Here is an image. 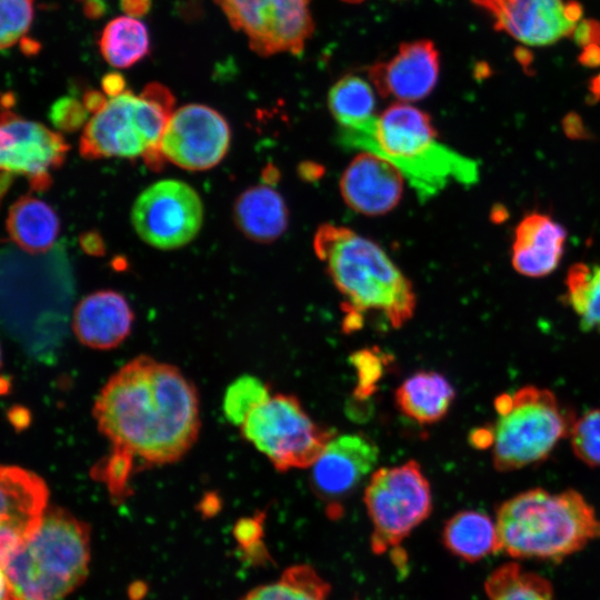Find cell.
Listing matches in <instances>:
<instances>
[{
    "label": "cell",
    "instance_id": "1",
    "mask_svg": "<svg viewBox=\"0 0 600 600\" xmlns=\"http://www.w3.org/2000/svg\"><path fill=\"white\" fill-rule=\"evenodd\" d=\"M112 454L150 466L174 462L200 430L194 386L174 366L139 356L109 378L92 409Z\"/></svg>",
    "mask_w": 600,
    "mask_h": 600
},
{
    "label": "cell",
    "instance_id": "2",
    "mask_svg": "<svg viewBox=\"0 0 600 600\" xmlns=\"http://www.w3.org/2000/svg\"><path fill=\"white\" fill-rule=\"evenodd\" d=\"M346 148L369 151L392 163L426 201L450 183L478 181V163L439 141L430 116L408 102H394L368 127L339 130Z\"/></svg>",
    "mask_w": 600,
    "mask_h": 600
},
{
    "label": "cell",
    "instance_id": "3",
    "mask_svg": "<svg viewBox=\"0 0 600 600\" xmlns=\"http://www.w3.org/2000/svg\"><path fill=\"white\" fill-rule=\"evenodd\" d=\"M312 247L344 299L347 328H356V319L369 311L393 328L411 319L417 304L412 284L378 243L348 227L323 223Z\"/></svg>",
    "mask_w": 600,
    "mask_h": 600
},
{
    "label": "cell",
    "instance_id": "4",
    "mask_svg": "<svg viewBox=\"0 0 600 600\" xmlns=\"http://www.w3.org/2000/svg\"><path fill=\"white\" fill-rule=\"evenodd\" d=\"M90 531L69 511L47 509L39 528L1 553L2 600H60L86 579Z\"/></svg>",
    "mask_w": 600,
    "mask_h": 600
},
{
    "label": "cell",
    "instance_id": "5",
    "mask_svg": "<svg viewBox=\"0 0 600 600\" xmlns=\"http://www.w3.org/2000/svg\"><path fill=\"white\" fill-rule=\"evenodd\" d=\"M501 550L512 558L560 560L600 538V520L584 497L568 489H529L497 510Z\"/></svg>",
    "mask_w": 600,
    "mask_h": 600
},
{
    "label": "cell",
    "instance_id": "6",
    "mask_svg": "<svg viewBox=\"0 0 600 600\" xmlns=\"http://www.w3.org/2000/svg\"><path fill=\"white\" fill-rule=\"evenodd\" d=\"M174 98L170 90L152 82L140 94L131 91L112 97L87 122L80 138L83 158L143 157L150 168L166 159L160 142L172 114Z\"/></svg>",
    "mask_w": 600,
    "mask_h": 600
},
{
    "label": "cell",
    "instance_id": "7",
    "mask_svg": "<svg viewBox=\"0 0 600 600\" xmlns=\"http://www.w3.org/2000/svg\"><path fill=\"white\" fill-rule=\"evenodd\" d=\"M492 461L498 471H513L543 461L558 442L570 434V410L554 393L526 386L494 400Z\"/></svg>",
    "mask_w": 600,
    "mask_h": 600
},
{
    "label": "cell",
    "instance_id": "8",
    "mask_svg": "<svg viewBox=\"0 0 600 600\" xmlns=\"http://www.w3.org/2000/svg\"><path fill=\"white\" fill-rule=\"evenodd\" d=\"M242 436L281 472L311 467L332 429L316 422L296 396L277 393L258 406L240 426Z\"/></svg>",
    "mask_w": 600,
    "mask_h": 600
},
{
    "label": "cell",
    "instance_id": "9",
    "mask_svg": "<svg viewBox=\"0 0 600 600\" xmlns=\"http://www.w3.org/2000/svg\"><path fill=\"white\" fill-rule=\"evenodd\" d=\"M363 501L371 521V549L384 553L401 542L431 513V487L414 460L376 470Z\"/></svg>",
    "mask_w": 600,
    "mask_h": 600
},
{
    "label": "cell",
    "instance_id": "10",
    "mask_svg": "<svg viewBox=\"0 0 600 600\" xmlns=\"http://www.w3.org/2000/svg\"><path fill=\"white\" fill-rule=\"evenodd\" d=\"M230 26L242 32L259 56L300 53L314 23L311 0H214Z\"/></svg>",
    "mask_w": 600,
    "mask_h": 600
},
{
    "label": "cell",
    "instance_id": "11",
    "mask_svg": "<svg viewBox=\"0 0 600 600\" xmlns=\"http://www.w3.org/2000/svg\"><path fill=\"white\" fill-rule=\"evenodd\" d=\"M131 220L148 244L163 250L189 243L203 222L197 191L183 181L161 180L143 190L133 203Z\"/></svg>",
    "mask_w": 600,
    "mask_h": 600
},
{
    "label": "cell",
    "instance_id": "12",
    "mask_svg": "<svg viewBox=\"0 0 600 600\" xmlns=\"http://www.w3.org/2000/svg\"><path fill=\"white\" fill-rule=\"evenodd\" d=\"M497 31L526 46H550L571 37L583 9L576 0H470Z\"/></svg>",
    "mask_w": 600,
    "mask_h": 600
},
{
    "label": "cell",
    "instance_id": "13",
    "mask_svg": "<svg viewBox=\"0 0 600 600\" xmlns=\"http://www.w3.org/2000/svg\"><path fill=\"white\" fill-rule=\"evenodd\" d=\"M230 134L227 120L217 110L190 103L172 112L160 148L166 159L183 169L207 170L224 158Z\"/></svg>",
    "mask_w": 600,
    "mask_h": 600
},
{
    "label": "cell",
    "instance_id": "14",
    "mask_svg": "<svg viewBox=\"0 0 600 600\" xmlns=\"http://www.w3.org/2000/svg\"><path fill=\"white\" fill-rule=\"evenodd\" d=\"M379 459L374 441L363 433L333 436L311 466V488L329 516L341 513V503L373 471Z\"/></svg>",
    "mask_w": 600,
    "mask_h": 600
},
{
    "label": "cell",
    "instance_id": "15",
    "mask_svg": "<svg viewBox=\"0 0 600 600\" xmlns=\"http://www.w3.org/2000/svg\"><path fill=\"white\" fill-rule=\"evenodd\" d=\"M0 142L2 171L27 176L36 190L50 186L49 171L62 164L69 150L61 134L9 110L2 112Z\"/></svg>",
    "mask_w": 600,
    "mask_h": 600
},
{
    "label": "cell",
    "instance_id": "16",
    "mask_svg": "<svg viewBox=\"0 0 600 600\" xmlns=\"http://www.w3.org/2000/svg\"><path fill=\"white\" fill-rule=\"evenodd\" d=\"M440 73V54L428 39L403 42L387 61L373 63L368 71L376 91L399 102L427 98L434 89Z\"/></svg>",
    "mask_w": 600,
    "mask_h": 600
},
{
    "label": "cell",
    "instance_id": "17",
    "mask_svg": "<svg viewBox=\"0 0 600 600\" xmlns=\"http://www.w3.org/2000/svg\"><path fill=\"white\" fill-rule=\"evenodd\" d=\"M404 180L388 160L369 151H360L342 172L339 191L353 211L381 216L400 202Z\"/></svg>",
    "mask_w": 600,
    "mask_h": 600
},
{
    "label": "cell",
    "instance_id": "18",
    "mask_svg": "<svg viewBox=\"0 0 600 600\" xmlns=\"http://www.w3.org/2000/svg\"><path fill=\"white\" fill-rule=\"evenodd\" d=\"M1 553L32 534L47 511L48 488L36 473L16 466L1 468Z\"/></svg>",
    "mask_w": 600,
    "mask_h": 600
},
{
    "label": "cell",
    "instance_id": "19",
    "mask_svg": "<svg viewBox=\"0 0 600 600\" xmlns=\"http://www.w3.org/2000/svg\"><path fill=\"white\" fill-rule=\"evenodd\" d=\"M567 230L550 214L532 211L514 229L511 263L522 276L542 278L551 274L563 257Z\"/></svg>",
    "mask_w": 600,
    "mask_h": 600
},
{
    "label": "cell",
    "instance_id": "20",
    "mask_svg": "<svg viewBox=\"0 0 600 600\" xmlns=\"http://www.w3.org/2000/svg\"><path fill=\"white\" fill-rule=\"evenodd\" d=\"M132 310L126 298L112 290H100L84 297L76 307L73 332L90 348L108 350L119 346L130 333Z\"/></svg>",
    "mask_w": 600,
    "mask_h": 600
},
{
    "label": "cell",
    "instance_id": "21",
    "mask_svg": "<svg viewBox=\"0 0 600 600\" xmlns=\"http://www.w3.org/2000/svg\"><path fill=\"white\" fill-rule=\"evenodd\" d=\"M233 219L247 238L268 243L287 230L289 211L281 193L267 180L246 189L237 198Z\"/></svg>",
    "mask_w": 600,
    "mask_h": 600
},
{
    "label": "cell",
    "instance_id": "22",
    "mask_svg": "<svg viewBox=\"0 0 600 600\" xmlns=\"http://www.w3.org/2000/svg\"><path fill=\"white\" fill-rule=\"evenodd\" d=\"M456 391L450 381L437 371H418L402 381L394 393L398 409L421 424L443 419L450 410Z\"/></svg>",
    "mask_w": 600,
    "mask_h": 600
},
{
    "label": "cell",
    "instance_id": "23",
    "mask_svg": "<svg viewBox=\"0 0 600 600\" xmlns=\"http://www.w3.org/2000/svg\"><path fill=\"white\" fill-rule=\"evenodd\" d=\"M7 230L11 240L24 251L42 253L53 246L60 231V221L48 203L23 196L9 209Z\"/></svg>",
    "mask_w": 600,
    "mask_h": 600
},
{
    "label": "cell",
    "instance_id": "24",
    "mask_svg": "<svg viewBox=\"0 0 600 600\" xmlns=\"http://www.w3.org/2000/svg\"><path fill=\"white\" fill-rule=\"evenodd\" d=\"M442 542L453 556L469 562L501 550L497 523L476 510H461L450 517L443 526Z\"/></svg>",
    "mask_w": 600,
    "mask_h": 600
},
{
    "label": "cell",
    "instance_id": "25",
    "mask_svg": "<svg viewBox=\"0 0 600 600\" xmlns=\"http://www.w3.org/2000/svg\"><path fill=\"white\" fill-rule=\"evenodd\" d=\"M374 90L372 83L356 74H347L334 82L328 93V107L339 130H361L374 121Z\"/></svg>",
    "mask_w": 600,
    "mask_h": 600
},
{
    "label": "cell",
    "instance_id": "26",
    "mask_svg": "<svg viewBox=\"0 0 600 600\" xmlns=\"http://www.w3.org/2000/svg\"><path fill=\"white\" fill-rule=\"evenodd\" d=\"M99 49L110 66L119 69L129 68L149 53L148 30L144 23L134 17H117L103 28Z\"/></svg>",
    "mask_w": 600,
    "mask_h": 600
},
{
    "label": "cell",
    "instance_id": "27",
    "mask_svg": "<svg viewBox=\"0 0 600 600\" xmlns=\"http://www.w3.org/2000/svg\"><path fill=\"white\" fill-rule=\"evenodd\" d=\"M330 583L309 564H294L269 583L251 589L240 600H327Z\"/></svg>",
    "mask_w": 600,
    "mask_h": 600
},
{
    "label": "cell",
    "instance_id": "28",
    "mask_svg": "<svg viewBox=\"0 0 600 600\" xmlns=\"http://www.w3.org/2000/svg\"><path fill=\"white\" fill-rule=\"evenodd\" d=\"M566 301L584 331L600 332V263L572 264L564 280Z\"/></svg>",
    "mask_w": 600,
    "mask_h": 600
},
{
    "label": "cell",
    "instance_id": "29",
    "mask_svg": "<svg viewBox=\"0 0 600 600\" xmlns=\"http://www.w3.org/2000/svg\"><path fill=\"white\" fill-rule=\"evenodd\" d=\"M489 600H554L550 582L516 562L500 566L488 577Z\"/></svg>",
    "mask_w": 600,
    "mask_h": 600
},
{
    "label": "cell",
    "instance_id": "30",
    "mask_svg": "<svg viewBox=\"0 0 600 600\" xmlns=\"http://www.w3.org/2000/svg\"><path fill=\"white\" fill-rule=\"evenodd\" d=\"M271 394L268 384L252 376H242L227 389L223 398L226 418L236 426H241L246 418Z\"/></svg>",
    "mask_w": 600,
    "mask_h": 600
},
{
    "label": "cell",
    "instance_id": "31",
    "mask_svg": "<svg viewBox=\"0 0 600 600\" xmlns=\"http://www.w3.org/2000/svg\"><path fill=\"white\" fill-rule=\"evenodd\" d=\"M569 436L576 457L589 467H600V409L574 420Z\"/></svg>",
    "mask_w": 600,
    "mask_h": 600
},
{
    "label": "cell",
    "instance_id": "32",
    "mask_svg": "<svg viewBox=\"0 0 600 600\" xmlns=\"http://www.w3.org/2000/svg\"><path fill=\"white\" fill-rule=\"evenodd\" d=\"M34 0H0L2 50L13 47L29 30L33 19Z\"/></svg>",
    "mask_w": 600,
    "mask_h": 600
},
{
    "label": "cell",
    "instance_id": "33",
    "mask_svg": "<svg viewBox=\"0 0 600 600\" xmlns=\"http://www.w3.org/2000/svg\"><path fill=\"white\" fill-rule=\"evenodd\" d=\"M88 112L83 102L76 98L63 97L52 104L49 117L54 127L61 131L70 132L83 126Z\"/></svg>",
    "mask_w": 600,
    "mask_h": 600
},
{
    "label": "cell",
    "instance_id": "34",
    "mask_svg": "<svg viewBox=\"0 0 600 600\" xmlns=\"http://www.w3.org/2000/svg\"><path fill=\"white\" fill-rule=\"evenodd\" d=\"M373 350L364 349L358 351L352 357V362L358 370L359 386L358 394L368 396L373 391V387L382 372V359Z\"/></svg>",
    "mask_w": 600,
    "mask_h": 600
},
{
    "label": "cell",
    "instance_id": "35",
    "mask_svg": "<svg viewBox=\"0 0 600 600\" xmlns=\"http://www.w3.org/2000/svg\"><path fill=\"white\" fill-rule=\"evenodd\" d=\"M571 37L581 48L600 44V22L593 19H581Z\"/></svg>",
    "mask_w": 600,
    "mask_h": 600
},
{
    "label": "cell",
    "instance_id": "36",
    "mask_svg": "<svg viewBox=\"0 0 600 600\" xmlns=\"http://www.w3.org/2000/svg\"><path fill=\"white\" fill-rule=\"evenodd\" d=\"M261 518L262 516H258L240 520L236 528V537L239 542L248 546L249 543H253V541L260 537L262 532Z\"/></svg>",
    "mask_w": 600,
    "mask_h": 600
},
{
    "label": "cell",
    "instance_id": "37",
    "mask_svg": "<svg viewBox=\"0 0 600 600\" xmlns=\"http://www.w3.org/2000/svg\"><path fill=\"white\" fill-rule=\"evenodd\" d=\"M104 93L112 98L122 93L126 87L124 78L118 72H110L101 81Z\"/></svg>",
    "mask_w": 600,
    "mask_h": 600
},
{
    "label": "cell",
    "instance_id": "38",
    "mask_svg": "<svg viewBox=\"0 0 600 600\" xmlns=\"http://www.w3.org/2000/svg\"><path fill=\"white\" fill-rule=\"evenodd\" d=\"M80 244L82 249L89 254H102L104 246L102 239L97 232H87L80 237Z\"/></svg>",
    "mask_w": 600,
    "mask_h": 600
},
{
    "label": "cell",
    "instance_id": "39",
    "mask_svg": "<svg viewBox=\"0 0 600 600\" xmlns=\"http://www.w3.org/2000/svg\"><path fill=\"white\" fill-rule=\"evenodd\" d=\"M82 102L86 109L94 114L106 106L108 99L97 90H89L84 93Z\"/></svg>",
    "mask_w": 600,
    "mask_h": 600
},
{
    "label": "cell",
    "instance_id": "40",
    "mask_svg": "<svg viewBox=\"0 0 600 600\" xmlns=\"http://www.w3.org/2000/svg\"><path fill=\"white\" fill-rule=\"evenodd\" d=\"M151 0H121V8L127 16L140 17L150 9Z\"/></svg>",
    "mask_w": 600,
    "mask_h": 600
},
{
    "label": "cell",
    "instance_id": "41",
    "mask_svg": "<svg viewBox=\"0 0 600 600\" xmlns=\"http://www.w3.org/2000/svg\"><path fill=\"white\" fill-rule=\"evenodd\" d=\"M564 131L570 138L586 139L587 131L578 116L570 114L563 122Z\"/></svg>",
    "mask_w": 600,
    "mask_h": 600
},
{
    "label": "cell",
    "instance_id": "42",
    "mask_svg": "<svg viewBox=\"0 0 600 600\" xmlns=\"http://www.w3.org/2000/svg\"><path fill=\"white\" fill-rule=\"evenodd\" d=\"M579 62L587 67L600 66V44H590L582 48Z\"/></svg>",
    "mask_w": 600,
    "mask_h": 600
},
{
    "label": "cell",
    "instance_id": "43",
    "mask_svg": "<svg viewBox=\"0 0 600 600\" xmlns=\"http://www.w3.org/2000/svg\"><path fill=\"white\" fill-rule=\"evenodd\" d=\"M104 11V4L99 0H84V12L89 18L100 17Z\"/></svg>",
    "mask_w": 600,
    "mask_h": 600
},
{
    "label": "cell",
    "instance_id": "44",
    "mask_svg": "<svg viewBox=\"0 0 600 600\" xmlns=\"http://www.w3.org/2000/svg\"><path fill=\"white\" fill-rule=\"evenodd\" d=\"M590 98L593 102L600 100V72L594 76L589 83Z\"/></svg>",
    "mask_w": 600,
    "mask_h": 600
},
{
    "label": "cell",
    "instance_id": "45",
    "mask_svg": "<svg viewBox=\"0 0 600 600\" xmlns=\"http://www.w3.org/2000/svg\"><path fill=\"white\" fill-rule=\"evenodd\" d=\"M342 1H346L348 3H359V2H362L363 0H342Z\"/></svg>",
    "mask_w": 600,
    "mask_h": 600
},
{
    "label": "cell",
    "instance_id": "46",
    "mask_svg": "<svg viewBox=\"0 0 600 600\" xmlns=\"http://www.w3.org/2000/svg\"><path fill=\"white\" fill-rule=\"evenodd\" d=\"M80 1H82V0H80Z\"/></svg>",
    "mask_w": 600,
    "mask_h": 600
}]
</instances>
